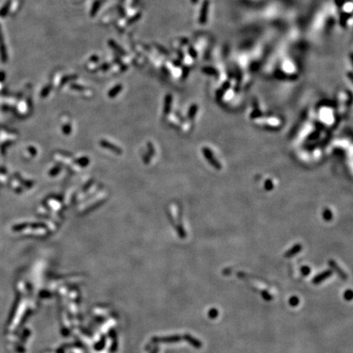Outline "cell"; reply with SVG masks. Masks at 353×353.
I'll return each instance as SVG.
<instances>
[{
  "label": "cell",
  "mask_w": 353,
  "mask_h": 353,
  "mask_svg": "<svg viewBox=\"0 0 353 353\" xmlns=\"http://www.w3.org/2000/svg\"><path fill=\"white\" fill-rule=\"evenodd\" d=\"M343 297H344L345 300L351 301V300L352 299V291L351 290V289H348V290L345 291Z\"/></svg>",
  "instance_id": "9"
},
{
  "label": "cell",
  "mask_w": 353,
  "mask_h": 353,
  "mask_svg": "<svg viewBox=\"0 0 353 353\" xmlns=\"http://www.w3.org/2000/svg\"><path fill=\"white\" fill-rule=\"evenodd\" d=\"M101 4H102V1H101V0H97V2L93 4V7H92V8L91 10V16H94V15L97 13V11H98L99 8H100Z\"/></svg>",
  "instance_id": "5"
},
{
  "label": "cell",
  "mask_w": 353,
  "mask_h": 353,
  "mask_svg": "<svg viewBox=\"0 0 353 353\" xmlns=\"http://www.w3.org/2000/svg\"><path fill=\"white\" fill-rule=\"evenodd\" d=\"M302 249V246L300 245H297L295 246H293L290 250H289L288 252H286L285 254V256L286 257H290L294 256L296 253H298L299 251Z\"/></svg>",
  "instance_id": "4"
},
{
  "label": "cell",
  "mask_w": 353,
  "mask_h": 353,
  "mask_svg": "<svg viewBox=\"0 0 353 353\" xmlns=\"http://www.w3.org/2000/svg\"><path fill=\"white\" fill-rule=\"evenodd\" d=\"M262 297L265 301H271V300H272V298H273V297L271 296L267 291L265 290L262 291Z\"/></svg>",
  "instance_id": "8"
},
{
  "label": "cell",
  "mask_w": 353,
  "mask_h": 353,
  "mask_svg": "<svg viewBox=\"0 0 353 353\" xmlns=\"http://www.w3.org/2000/svg\"><path fill=\"white\" fill-rule=\"evenodd\" d=\"M299 304V299L296 296L291 297L289 298V305L292 307H296Z\"/></svg>",
  "instance_id": "7"
},
{
  "label": "cell",
  "mask_w": 353,
  "mask_h": 353,
  "mask_svg": "<svg viewBox=\"0 0 353 353\" xmlns=\"http://www.w3.org/2000/svg\"><path fill=\"white\" fill-rule=\"evenodd\" d=\"M332 274H333V272H332V271L331 270H327V271H323L322 273L319 274V275H317L316 276H315L313 278V279H312V283H313L314 285H318V284H320L321 282H323L325 279H326L327 278H329V277H330L331 275H332Z\"/></svg>",
  "instance_id": "1"
},
{
  "label": "cell",
  "mask_w": 353,
  "mask_h": 353,
  "mask_svg": "<svg viewBox=\"0 0 353 353\" xmlns=\"http://www.w3.org/2000/svg\"><path fill=\"white\" fill-rule=\"evenodd\" d=\"M208 316L212 320L215 319L218 316V311L216 308H212L208 312Z\"/></svg>",
  "instance_id": "6"
},
{
  "label": "cell",
  "mask_w": 353,
  "mask_h": 353,
  "mask_svg": "<svg viewBox=\"0 0 353 353\" xmlns=\"http://www.w3.org/2000/svg\"><path fill=\"white\" fill-rule=\"evenodd\" d=\"M310 271H311L310 267H307V266L302 267V269H301V272H302V275H303V276H307V275H308L309 273H310Z\"/></svg>",
  "instance_id": "10"
},
{
  "label": "cell",
  "mask_w": 353,
  "mask_h": 353,
  "mask_svg": "<svg viewBox=\"0 0 353 353\" xmlns=\"http://www.w3.org/2000/svg\"><path fill=\"white\" fill-rule=\"evenodd\" d=\"M184 338H185V339H186L189 343H191L195 348L199 349V348H201V347H202V342H200L199 339L195 338L191 336V335L186 334V335L184 336Z\"/></svg>",
  "instance_id": "3"
},
{
  "label": "cell",
  "mask_w": 353,
  "mask_h": 353,
  "mask_svg": "<svg viewBox=\"0 0 353 353\" xmlns=\"http://www.w3.org/2000/svg\"><path fill=\"white\" fill-rule=\"evenodd\" d=\"M329 265L330 266L331 268H333V269L336 271L337 274L340 276V278H342V279H348V275H347V274L345 273V272L342 271V269H341V268L339 267L337 265V263L334 262V261L330 260V261L329 262Z\"/></svg>",
  "instance_id": "2"
}]
</instances>
